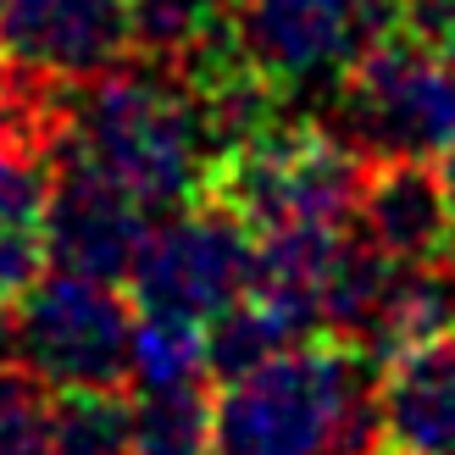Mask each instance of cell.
<instances>
[{
    "label": "cell",
    "instance_id": "obj_1",
    "mask_svg": "<svg viewBox=\"0 0 455 455\" xmlns=\"http://www.w3.org/2000/svg\"><path fill=\"white\" fill-rule=\"evenodd\" d=\"M61 150L123 184L150 217L200 200L217 172L195 89L172 61L140 51L106 67L100 78L73 84Z\"/></svg>",
    "mask_w": 455,
    "mask_h": 455
},
{
    "label": "cell",
    "instance_id": "obj_2",
    "mask_svg": "<svg viewBox=\"0 0 455 455\" xmlns=\"http://www.w3.org/2000/svg\"><path fill=\"white\" fill-rule=\"evenodd\" d=\"M378 361L316 333L222 383L212 455H378Z\"/></svg>",
    "mask_w": 455,
    "mask_h": 455
},
{
    "label": "cell",
    "instance_id": "obj_3",
    "mask_svg": "<svg viewBox=\"0 0 455 455\" xmlns=\"http://www.w3.org/2000/svg\"><path fill=\"white\" fill-rule=\"evenodd\" d=\"M316 106L323 111H311V123L361 162H434L455 145V61L395 28L372 51H361L316 95Z\"/></svg>",
    "mask_w": 455,
    "mask_h": 455
},
{
    "label": "cell",
    "instance_id": "obj_4",
    "mask_svg": "<svg viewBox=\"0 0 455 455\" xmlns=\"http://www.w3.org/2000/svg\"><path fill=\"white\" fill-rule=\"evenodd\" d=\"M133 306L117 283L84 272H39L0 311V355L39 389H123Z\"/></svg>",
    "mask_w": 455,
    "mask_h": 455
},
{
    "label": "cell",
    "instance_id": "obj_5",
    "mask_svg": "<svg viewBox=\"0 0 455 455\" xmlns=\"http://www.w3.org/2000/svg\"><path fill=\"white\" fill-rule=\"evenodd\" d=\"M250 267H256L250 222L234 206L200 195L189 206L167 212L162 222H150L123 283L133 289L140 311L206 323V316H217L228 300H239L250 289Z\"/></svg>",
    "mask_w": 455,
    "mask_h": 455
},
{
    "label": "cell",
    "instance_id": "obj_6",
    "mask_svg": "<svg viewBox=\"0 0 455 455\" xmlns=\"http://www.w3.org/2000/svg\"><path fill=\"white\" fill-rule=\"evenodd\" d=\"M228 28L267 84L323 95L361 51L400 28V0H234Z\"/></svg>",
    "mask_w": 455,
    "mask_h": 455
},
{
    "label": "cell",
    "instance_id": "obj_7",
    "mask_svg": "<svg viewBox=\"0 0 455 455\" xmlns=\"http://www.w3.org/2000/svg\"><path fill=\"white\" fill-rule=\"evenodd\" d=\"M145 234H150V212L123 184H111L106 172H95L78 156L56 150L51 200H44V217H39V239L51 267L123 283Z\"/></svg>",
    "mask_w": 455,
    "mask_h": 455
},
{
    "label": "cell",
    "instance_id": "obj_8",
    "mask_svg": "<svg viewBox=\"0 0 455 455\" xmlns=\"http://www.w3.org/2000/svg\"><path fill=\"white\" fill-rule=\"evenodd\" d=\"M0 56L44 78L84 84L133 56L128 0H0Z\"/></svg>",
    "mask_w": 455,
    "mask_h": 455
},
{
    "label": "cell",
    "instance_id": "obj_9",
    "mask_svg": "<svg viewBox=\"0 0 455 455\" xmlns=\"http://www.w3.org/2000/svg\"><path fill=\"white\" fill-rule=\"evenodd\" d=\"M350 228L389 261L434 267L455 244V206H450L444 172L434 162H422V156L367 162Z\"/></svg>",
    "mask_w": 455,
    "mask_h": 455
},
{
    "label": "cell",
    "instance_id": "obj_10",
    "mask_svg": "<svg viewBox=\"0 0 455 455\" xmlns=\"http://www.w3.org/2000/svg\"><path fill=\"white\" fill-rule=\"evenodd\" d=\"M378 422L383 450L455 455V323L383 361Z\"/></svg>",
    "mask_w": 455,
    "mask_h": 455
},
{
    "label": "cell",
    "instance_id": "obj_11",
    "mask_svg": "<svg viewBox=\"0 0 455 455\" xmlns=\"http://www.w3.org/2000/svg\"><path fill=\"white\" fill-rule=\"evenodd\" d=\"M200 339H206V378L212 383H234L244 372H256L261 361L283 355L289 345H306L316 333L306 323H294L283 306H272L267 294L244 289L239 300H228L217 316L200 323Z\"/></svg>",
    "mask_w": 455,
    "mask_h": 455
},
{
    "label": "cell",
    "instance_id": "obj_12",
    "mask_svg": "<svg viewBox=\"0 0 455 455\" xmlns=\"http://www.w3.org/2000/svg\"><path fill=\"white\" fill-rule=\"evenodd\" d=\"M44 455H133V400L117 389H51Z\"/></svg>",
    "mask_w": 455,
    "mask_h": 455
},
{
    "label": "cell",
    "instance_id": "obj_13",
    "mask_svg": "<svg viewBox=\"0 0 455 455\" xmlns=\"http://www.w3.org/2000/svg\"><path fill=\"white\" fill-rule=\"evenodd\" d=\"M128 383H133V395L206 383V339H200V323L140 311L133 316V345H128Z\"/></svg>",
    "mask_w": 455,
    "mask_h": 455
},
{
    "label": "cell",
    "instance_id": "obj_14",
    "mask_svg": "<svg viewBox=\"0 0 455 455\" xmlns=\"http://www.w3.org/2000/svg\"><path fill=\"white\" fill-rule=\"evenodd\" d=\"M133 455H212V395H206V383L133 395Z\"/></svg>",
    "mask_w": 455,
    "mask_h": 455
},
{
    "label": "cell",
    "instance_id": "obj_15",
    "mask_svg": "<svg viewBox=\"0 0 455 455\" xmlns=\"http://www.w3.org/2000/svg\"><path fill=\"white\" fill-rule=\"evenodd\" d=\"M51 178H56V156L0 140V228H39Z\"/></svg>",
    "mask_w": 455,
    "mask_h": 455
},
{
    "label": "cell",
    "instance_id": "obj_16",
    "mask_svg": "<svg viewBox=\"0 0 455 455\" xmlns=\"http://www.w3.org/2000/svg\"><path fill=\"white\" fill-rule=\"evenodd\" d=\"M44 239L39 228H0V311L17 306V294L44 272Z\"/></svg>",
    "mask_w": 455,
    "mask_h": 455
},
{
    "label": "cell",
    "instance_id": "obj_17",
    "mask_svg": "<svg viewBox=\"0 0 455 455\" xmlns=\"http://www.w3.org/2000/svg\"><path fill=\"white\" fill-rule=\"evenodd\" d=\"M400 28L455 61V0H400Z\"/></svg>",
    "mask_w": 455,
    "mask_h": 455
},
{
    "label": "cell",
    "instance_id": "obj_18",
    "mask_svg": "<svg viewBox=\"0 0 455 455\" xmlns=\"http://www.w3.org/2000/svg\"><path fill=\"white\" fill-rule=\"evenodd\" d=\"M439 278H444V294H450V316H455V244L439 256Z\"/></svg>",
    "mask_w": 455,
    "mask_h": 455
},
{
    "label": "cell",
    "instance_id": "obj_19",
    "mask_svg": "<svg viewBox=\"0 0 455 455\" xmlns=\"http://www.w3.org/2000/svg\"><path fill=\"white\" fill-rule=\"evenodd\" d=\"M439 172H444V189H450V206H455V145L444 150V167H439Z\"/></svg>",
    "mask_w": 455,
    "mask_h": 455
}]
</instances>
